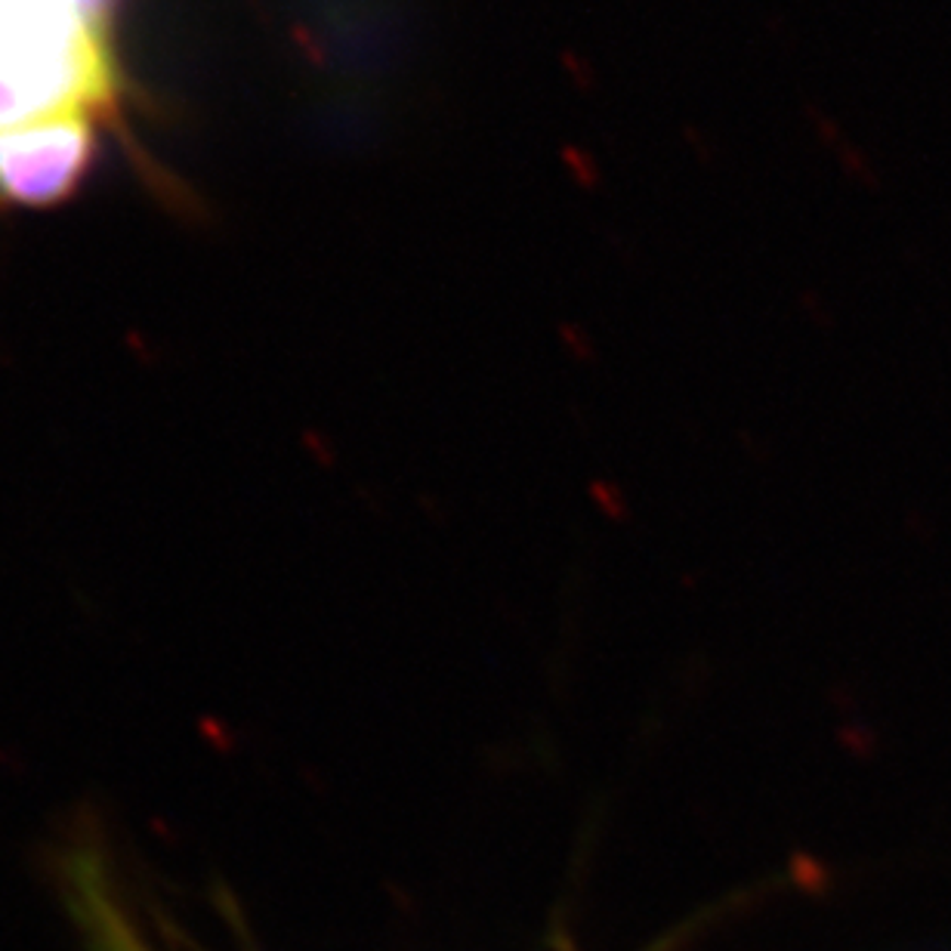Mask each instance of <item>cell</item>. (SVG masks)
Returning a JSON list of instances; mask_svg holds the SVG:
<instances>
[{
	"label": "cell",
	"instance_id": "obj_1",
	"mask_svg": "<svg viewBox=\"0 0 951 951\" xmlns=\"http://www.w3.org/2000/svg\"><path fill=\"white\" fill-rule=\"evenodd\" d=\"M93 115H44L0 134V208H53L84 183Z\"/></svg>",
	"mask_w": 951,
	"mask_h": 951
},
{
	"label": "cell",
	"instance_id": "obj_2",
	"mask_svg": "<svg viewBox=\"0 0 951 951\" xmlns=\"http://www.w3.org/2000/svg\"><path fill=\"white\" fill-rule=\"evenodd\" d=\"M69 881L74 915L84 924L93 951H152L112 896L103 862L96 856L81 853L69 868Z\"/></svg>",
	"mask_w": 951,
	"mask_h": 951
},
{
	"label": "cell",
	"instance_id": "obj_3",
	"mask_svg": "<svg viewBox=\"0 0 951 951\" xmlns=\"http://www.w3.org/2000/svg\"><path fill=\"white\" fill-rule=\"evenodd\" d=\"M35 118H44V115L37 112L35 96L28 93L25 81L16 71L0 66V134L10 127H19V124L35 121Z\"/></svg>",
	"mask_w": 951,
	"mask_h": 951
},
{
	"label": "cell",
	"instance_id": "obj_4",
	"mask_svg": "<svg viewBox=\"0 0 951 951\" xmlns=\"http://www.w3.org/2000/svg\"><path fill=\"white\" fill-rule=\"evenodd\" d=\"M69 7L86 35L96 37L100 44H108V25L118 0H69Z\"/></svg>",
	"mask_w": 951,
	"mask_h": 951
}]
</instances>
